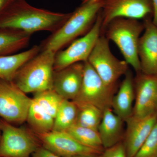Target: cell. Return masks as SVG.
I'll use <instances>...</instances> for the list:
<instances>
[{
  "instance_id": "cell-1",
  "label": "cell",
  "mask_w": 157,
  "mask_h": 157,
  "mask_svg": "<svg viewBox=\"0 0 157 157\" xmlns=\"http://www.w3.org/2000/svg\"><path fill=\"white\" fill-rule=\"evenodd\" d=\"M71 14L39 9L25 0H16L11 11L0 19V29L16 30L31 35L43 31L53 33L61 27Z\"/></svg>"
},
{
  "instance_id": "cell-2",
  "label": "cell",
  "mask_w": 157,
  "mask_h": 157,
  "mask_svg": "<svg viewBox=\"0 0 157 157\" xmlns=\"http://www.w3.org/2000/svg\"><path fill=\"white\" fill-rule=\"evenodd\" d=\"M102 6L101 0L82 4L61 27L42 42V50L47 49L56 53L76 38L87 33L95 22Z\"/></svg>"
},
{
  "instance_id": "cell-3",
  "label": "cell",
  "mask_w": 157,
  "mask_h": 157,
  "mask_svg": "<svg viewBox=\"0 0 157 157\" xmlns=\"http://www.w3.org/2000/svg\"><path fill=\"white\" fill-rule=\"evenodd\" d=\"M50 50H42L26 62L12 82L25 94L53 90L55 56Z\"/></svg>"
},
{
  "instance_id": "cell-4",
  "label": "cell",
  "mask_w": 157,
  "mask_h": 157,
  "mask_svg": "<svg viewBox=\"0 0 157 157\" xmlns=\"http://www.w3.org/2000/svg\"><path fill=\"white\" fill-rule=\"evenodd\" d=\"M144 28L137 19L117 17L109 23L104 32L105 37L117 45L125 61L137 73L141 72L138 45Z\"/></svg>"
},
{
  "instance_id": "cell-5",
  "label": "cell",
  "mask_w": 157,
  "mask_h": 157,
  "mask_svg": "<svg viewBox=\"0 0 157 157\" xmlns=\"http://www.w3.org/2000/svg\"><path fill=\"white\" fill-rule=\"evenodd\" d=\"M109 41L105 36H100L87 61L107 86L116 88L118 80L129 70V65L113 54Z\"/></svg>"
},
{
  "instance_id": "cell-6",
  "label": "cell",
  "mask_w": 157,
  "mask_h": 157,
  "mask_svg": "<svg viewBox=\"0 0 157 157\" xmlns=\"http://www.w3.org/2000/svg\"><path fill=\"white\" fill-rule=\"evenodd\" d=\"M63 100L53 90L34 94L26 121L35 134H44L52 131L57 113Z\"/></svg>"
},
{
  "instance_id": "cell-7",
  "label": "cell",
  "mask_w": 157,
  "mask_h": 157,
  "mask_svg": "<svg viewBox=\"0 0 157 157\" xmlns=\"http://www.w3.org/2000/svg\"><path fill=\"white\" fill-rule=\"evenodd\" d=\"M115 90L104 83L87 61L84 62V75L81 88L73 101L78 107L93 105L103 111L111 108Z\"/></svg>"
},
{
  "instance_id": "cell-8",
  "label": "cell",
  "mask_w": 157,
  "mask_h": 157,
  "mask_svg": "<svg viewBox=\"0 0 157 157\" xmlns=\"http://www.w3.org/2000/svg\"><path fill=\"white\" fill-rule=\"evenodd\" d=\"M0 157H31L41 146L35 134L7 122L1 123Z\"/></svg>"
},
{
  "instance_id": "cell-9",
  "label": "cell",
  "mask_w": 157,
  "mask_h": 157,
  "mask_svg": "<svg viewBox=\"0 0 157 157\" xmlns=\"http://www.w3.org/2000/svg\"><path fill=\"white\" fill-rule=\"evenodd\" d=\"M102 18L100 11L95 22L87 33L74 40L68 48L57 52L55 56L54 71L70 65L88 61L91 52L101 34Z\"/></svg>"
},
{
  "instance_id": "cell-10",
  "label": "cell",
  "mask_w": 157,
  "mask_h": 157,
  "mask_svg": "<svg viewBox=\"0 0 157 157\" xmlns=\"http://www.w3.org/2000/svg\"><path fill=\"white\" fill-rule=\"evenodd\" d=\"M12 81L0 79V116L7 122L26 121L32 98Z\"/></svg>"
},
{
  "instance_id": "cell-11",
  "label": "cell",
  "mask_w": 157,
  "mask_h": 157,
  "mask_svg": "<svg viewBox=\"0 0 157 157\" xmlns=\"http://www.w3.org/2000/svg\"><path fill=\"white\" fill-rule=\"evenodd\" d=\"M101 33L109 23L117 17L139 19L153 13L151 0H101Z\"/></svg>"
},
{
  "instance_id": "cell-12",
  "label": "cell",
  "mask_w": 157,
  "mask_h": 157,
  "mask_svg": "<svg viewBox=\"0 0 157 157\" xmlns=\"http://www.w3.org/2000/svg\"><path fill=\"white\" fill-rule=\"evenodd\" d=\"M42 146L60 157L101 155L104 151L82 145L67 132L36 134Z\"/></svg>"
},
{
  "instance_id": "cell-13",
  "label": "cell",
  "mask_w": 157,
  "mask_h": 157,
  "mask_svg": "<svg viewBox=\"0 0 157 157\" xmlns=\"http://www.w3.org/2000/svg\"><path fill=\"white\" fill-rule=\"evenodd\" d=\"M134 86L135 100L132 116L141 118L156 114L157 75L137 73Z\"/></svg>"
},
{
  "instance_id": "cell-14",
  "label": "cell",
  "mask_w": 157,
  "mask_h": 157,
  "mask_svg": "<svg viewBox=\"0 0 157 157\" xmlns=\"http://www.w3.org/2000/svg\"><path fill=\"white\" fill-rule=\"evenodd\" d=\"M122 140L127 157H133L144 143L157 122L156 114L139 118H128Z\"/></svg>"
},
{
  "instance_id": "cell-15",
  "label": "cell",
  "mask_w": 157,
  "mask_h": 157,
  "mask_svg": "<svg viewBox=\"0 0 157 157\" xmlns=\"http://www.w3.org/2000/svg\"><path fill=\"white\" fill-rule=\"evenodd\" d=\"M84 75V62L54 71L53 90L65 100L73 101L81 88Z\"/></svg>"
},
{
  "instance_id": "cell-16",
  "label": "cell",
  "mask_w": 157,
  "mask_h": 157,
  "mask_svg": "<svg viewBox=\"0 0 157 157\" xmlns=\"http://www.w3.org/2000/svg\"><path fill=\"white\" fill-rule=\"evenodd\" d=\"M144 27V33L138 45L141 72L157 75V27L151 21H146Z\"/></svg>"
},
{
  "instance_id": "cell-17",
  "label": "cell",
  "mask_w": 157,
  "mask_h": 157,
  "mask_svg": "<svg viewBox=\"0 0 157 157\" xmlns=\"http://www.w3.org/2000/svg\"><path fill=\"white\" fill-rule=\"evenodd\" d=\"M124 76L119 89L113 98L111 108L114 113L125 122L133 113L135 90L132 72L128 70Z\"/></svg>"
},
{
  "instance_id": "cell-18",
  "label": "cell",
  "mask_w": 157,
  "mask_h": 157,
  "mask_svg": "<svg viewBox=\"0 0 157 157\" xmlns=\"http://www.w3.org/2000/svg\"><path fill=\"white\" fill-rule=\"evenodd\" d=\"M124 121L113 112L111 108L103 111L98 132L104 149L112 147L123 139Z\"/></svg>"
},
{
  "instance_id": "cell-19",
  "label": "cell",
  "mask_w": 157,
  "mask_h": 157,
  "mask_svg": "<svg viewBox=\"0 0 157 157\" xmlns=\"http://www.w3.org/2000/svg\"><path fill=\"white\" fill-rule=\"evenodd\" d=\"M42 51L41 45L13 55L0 56V79L12 81L20 68Z\"/></svg>"
},
{
  "instance_id": "cell-20",
  "label": "cell",
  "mask_w": 157,
  "mask_h": 157,
  "mask_svg": "<svg viewBox=\"0 0 157 157\" xmlns=\"http://www.w3.org/2000/svg\"><path fill=\"white\" fill-rule=\"evenodd\" d=\"M78 111L74 101L64 99L59 107L52 131L67 132L76 124Z\"/></svg>"
},
{
  "instance_id": "cell-21",
  "label": "cell",
  "mask_w": 157,
  "mask_h": 157,
  "mask_svg": "<svg viewBox=\"0 0 157 157\" xmlns=\"http://www.w3.org/2000/svg\"><path fill=\"white\" fill-rule=\"evenodd\" d=\"M31 35L22 31L0 32V54L20 50L28 45Z\"/></svg>"
},
{
  "instance_id": "cell-22",
  "label": "cell",
  "mask_w": 157,
  "mask_h": 157,
  "mask_svg": "<svg viewBox=\"0 0 157 157\" xmlns=\"http://www.w3.org/2000/svg\"><path fill=\"white\" fill-rule=\"evenodd\" d=\"M67 132L84 146L104 150L98 131L75 124L68 129Z\"/></svg>"
},
{
  "instance_id": "cell-23",
  "label": "cell",
  "mask_w": 157,
  "mask_h": 157,
  "mask_svg": "<svg viewBox=\"0 0 157 157\" xmlns=\"http://www.w3.org/2000/svg\"><path fill=\"white\" fill-rule=\"evenodd\" d=\"M78 108L76 124L98 131L103 111L98 107L90 105H85Z\"/></svg>"
},
{
  "instance_id": "cell-24",
  "label": "cell",
  "mask_w": 157,
  "mask_h": 157,
  "mask_svg": "<svg viewBox=\"0 0 157 157\" xmlns=\"http://www.w3.org/2000/svg\"><path fill=\"white\" fill-rule=\"evenodd\" d=\"M133 157H157V122Z\"/></svg>"
},
{
  "instance_id": "cell-25",
  "label": "cell",
  "mask_w": 157,
  "mask_h": 157,
  "mask_svg": "<svg viewBox=\"0 0 157 157\" xmlns=\"http://www.w3.org/2000/svg\"><path fill=\"white\" fill-rule=\"evenodd\" d=\"M101 157H127L122 141L112 147L104 149Z\"/></svg>"
},
{
  "instance_id": "cell-26",
  "label": "cell",
  "mask_w": 157,
  "mask_h": 157,
  "mask_svg": "<svg viewBox=\"0 0 157 157\" xmlns=\"http://www.w3.org/2000/svg\"><path fill=\"white\" fill-rule=\"evenodd\" d=\"M32 157H60L42 146L38 147L36 150L32 155Z\"/></svg>"
},
{
  "instance_id": "cell-27",
  "label": "cell",
  "mask_w": 157,
  "mask_h": 157,
  "mask_svg": "<svg viewBox=\"0 0 157 157\" xmlns=\"http://www.w3.org/2000/svg\"><path fill=\"white\" fill-rule=\"evenodd\" d=\"M153 10V19L152 22L157 27V0H151Z\"/></svg>"
},
{
  "instance_id": "cell-28",
  "label": "cell",
  "mask_w": 157,
  "mask_h": 157,
  "mask_svg": "<svg viewBox=\"0 0 157 157\" xmlns=\"http://www.w3.org/2000/svg\"><path fill=\"white\" fill-rule=\"evenodd\" d=\"M15 0H0V11L4 8L6 5H8L10 2H12Z\"/></svg>"
},
{
  "instance_id": "cell-29",
  "label": "cell",
  "mask_w": 157,
  "mask_h": 157,
  "mask_svg": "<svg viewBox=\"0 0 157 157\" xmlns=\"http://www.w3.org/2000/svg\"><path fill=\"white\" fill-rule=\"evenodd\" d=\"M74 157H101V155H79Z\"/></svg>"
},
{
  "instance_id": "cell-30",
  "label": "cell",
  "mask_w": 157,
  "mask_h": 157,
  "mask_svg": "<svg viewBox=\"0 0 157 157\" xmlns=\"http://www.w3.org/2000/svg\"><path fill=\"white\" fill-rule=\"evenodd\" d=\"M92 1H93V0H82V4H84V3L89 2H91Z\"/></svg>"
},
{
  "instance_id": "cell-31",
  "label": "cell",
  "mask_w": 157,
  "mask_h": 157,
  "mask_svg": "<svg viewBox=\"0 0 157 157\" xmlns=\"http://www.w3.org/2000/svg\"><path fill=\"white\" fill-rule=\"evenodd\" d=\"M1 123H0V140L1 138Z\"/></svg>"
},
{
  "instance_id": "cell-32",
  "label": "cell",
  "mask_w": 157,
  "mask_h": 157,
  "mask_svg": "<svg viewBox=\"0 0 157 157\" xmlns=\"http://www.w3.org/2000/svg\"><path fill=\"white\" fill-rule=\"evenodd\" d=\"M156 116H157V113H156Z\"/></svg>"
}]
</instances>
